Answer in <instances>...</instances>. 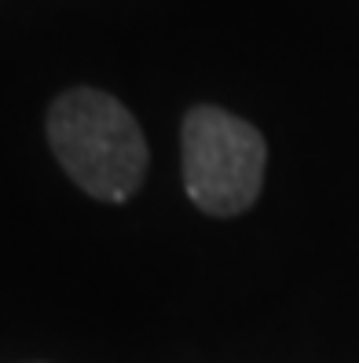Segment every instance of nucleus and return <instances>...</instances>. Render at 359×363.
Masks as SVG:
<instances>
[{
    "instance_id": "obj_1",
    "label": "nucleus",
    "mask_w": 359,
    "mask_h": 363,
    "mask_svg": "<svg viewBox=\"0 0 359 363\" xmlns=\"http://www.w3.org/2000/svg\"><path fill=\"white\" fill-rule=\"evenodd\" d=\"M45 133L55 162L96 202H129L147 180V136L121 99L103 89L59 92L48 106Z\"/></svg>"
},
{
    "instance_id": "obj_2",
    "label": "nucleus",
    "mask_w": 359,
    "mask_h": 363,
    "mask_svg": "<svg viewBox=\"0 0 359 363\" xmlns=\"http://www.w3.org/2000/svg\"><path fill=\"white\" fill-rule=\"evenodd\" d=\"M180 165L187 199L202 213L239 217L261 199L268 143L246 118L217 103H198L180 125Z\"/></svg>"
}]
</instances>
